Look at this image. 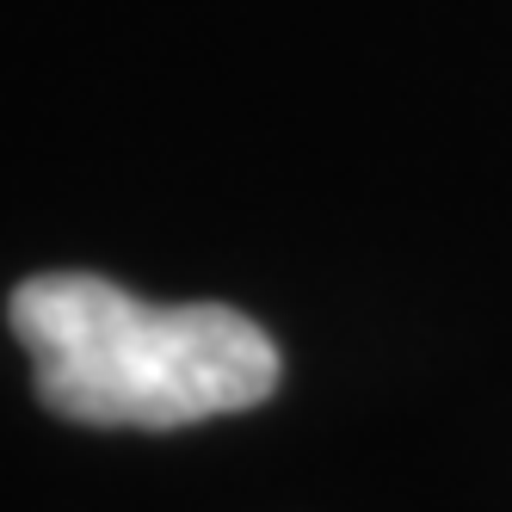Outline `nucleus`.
Segmentation results:
<instances>
[{
	"label": "nucleus",
	"mask_w": 512,
	"mask_h": 512,
	"mask_svg": "<svg viewBox=\"0 0 512 512\" xmlns=\"http://www.w3.org/2000/svg\"><path fill=\"white\" fill-rule=\"evenodd\" d=\"M31 352L38 401L81 426L173 432L260 408L278 389V346L229 303H142L93 272L25 278L7 303Z\"/></svg>",
	"instance_id": "obj_1"
}]
</instances>
